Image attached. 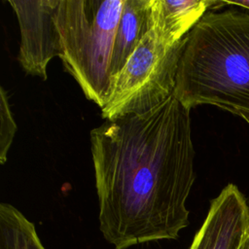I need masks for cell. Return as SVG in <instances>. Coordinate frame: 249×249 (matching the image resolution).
<instances>
[{
    "mask_svg": "<svg viewBox=\"0 0 249 249\" xmlns=\"http://www.w3.org/2000/svg\"><path fill=\"white\" fill-rule=\"evenodd\" d=\"M190 111L172 94L90 131L99 229L115 249L177 239L196 180Z\"/></svg>",
    "mask_w": 249,
    "mask_h": 249,
    "instance_id": "1",
    "label": "cell"
},
{
    "mask_svg": "<svg viewBox=\"0 0 249 249\" xmlns=\"http://www.w3.org/2000/svg\"><path fill=\"white\" fill-rule=\"evenodd\" d=\"M226 6L186 35L173 94L189 110L213 105L241 117L249 115V10Z\"/></svg>",
    "mask_w": 249,
    "mask_h": 249,
    "instance_id": "2",
    "label": "cell"
},
{
    "mask_svg": "<svg viewBox=\"0 0 249 249\" xmlns=\"http://www.w3.org/2000/svg\"><path fill=\"white\" fill-rule=\"evenodd\" d=\"M124 0H59L55 23L59 58L85 96L104 107L110 64Z\"/></svg>",
    "mask_w": 249,
    "mask_h": 249,
    "instance_id": "3",
    "label": "cell"
},
{
    "mask_svg": "<svg viewBox=\"0 0 249 249\" xmlns=\"http://www.w3.org/2000/svg\"><path fill=\"white\" fill-rule=\"evenodd\" d=\"M185 42L186 36L174 45H166L150 28L123 69L111 79L101 117L115 120L139 115L166 101L174 93Z\"/></svg>",
    "mask_w": 249,
    "mask_h": 249,
    "instance_id": "4",
    "label": "cell"
},
{
    "mask_svg": "<svg viewBox=\"0 0 249 249\" xmlns=\"http://www.w3.org/2000/svg\"><path fill=\"white\" fill-rule=\"evenodd\" d=\"M8 2L17 15L20 30L18 60L27 74L47 80L49 62L60 53L55 23L59 0Z\"/></svg>",
    "mask_w": 249,
    "mask_h": 249,
    "instance_id": "5",
    "label": "cell"
},
{
    "mask_svg": "<svg viewBox=\"0 0 249 249\" xmlns=\"http://www.w3.org/2000/svg\"><path fill=\"white\" fill-rule=\"evenodd\" d=\"M249 233V205L233 184L211 200L206 218L190 249H240Z\"/></svg>",
    "mask_w": 249,
    "mask_h": 249,
    "instance_id": "6",
    "label": "cell"
},
{
    "mask_svg": "<svg viewBox=\"0 0 249 249\" xmlns=\"http://www.w3.org/2000/svg\"><path fill=\"white\" fill-rule=\"evenodd\" d=\"M224 6V1L212 0H150V28L161 42L174 45L185 38L206 12Z\"/></svg>",
    "mask_w": 249,
    "mask_h": 249,
    "instance_id": "7",
    "label": "cell"
},
{
    "mask_svg": "<svg viewBox=\"0 0 249 249\" xmlns=\"http://www.w3.org/2000/svg\"><path fill=\"white\" fill-rule=\"evenodd\" d=\"M150 0H124L117 28L112 59L111 79L124 66L143 36L150 29Z\"/></svg>",
    "mask_w": 249,
    "mask_h": 249,
    "instance_id": "8",
    "label": "cell"
},
{
    "mask_svg": "<svg viewBox=\"0 0 249 249\" xmlns=\"http://www.w3.org/2000/svg\"><path fill=\"white\" fill-rule=\"evenodd\" d=\"M0 249H46L35 226L12 204H0Z\"/></svg>",
    "mask_w": 249,
    "mask_h": 249,
    "instance_id": "9",
    "label": "cell"
},
{
    "mask_svg": "<svg viewBox=\"0 0 249 249\" xmlns=\"http://www.w3.org/2000/svg\"><path fill=\"white\" fill-rule=\"evenodd\" d=\"M17 131V124L12 114L8 94L0 87V163L4 164Z\"/></svg>",
    "mask_w": 249,
    "mask_h": 249,
    "instance_id": "10",
    "label": "cell"
},
{
    "mask_svg": "<svg viewBox=\"0 0 249 249\" xmlns=\"http://www.w3.org/2000/svg\"><path fill=\"white\" fill-rule=\"evenodd\" d=\"M226 5H230V6H236L242 9H246L249 10V1L246 0H242V1H224Z\"/></svg>",
    "mask_w": 249,
    "mask_h": 249,
    "instance_id": "11",
    "label": "cell"
},
{
    "mask_svg": "<svg viewBox=\"0 0 249 249\" xmlns=\"http://www.w3.org/2000/svg\"><path fill=\"white\" fill-rule=\"evenodd\" d=\"M240 249H249V233H248V235L246 236L245 240L243 241V243H242Z\"/></svg>",
    "mask_w": 249,
    "mask_h": 249,
    "instance_id": "12",
    "label": "cell"
},
{
    "mask_svg": "<svg viewBox=\"0 0 249 249\" xmlns=\"http://www.w3.org/2000/svg\"><path fill=\"white\" fill-rule=\"evenodd\" d=\"M245 121L249 124V116H246V117H245Z\"/></svg>",
    "mask_w": 249,
    "mask_h": 249,
    "instance_id": "13",
    "label": "cell"
}]
</instances>
